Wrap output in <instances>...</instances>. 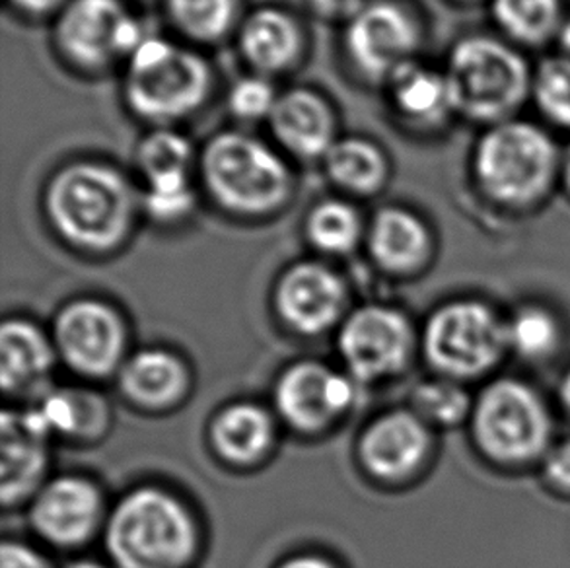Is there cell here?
I'll list each match as a JSON object with an SVG mask.
<instances>
[{
    "instance_id": "cell-19",
    "label": "cell",
    "mask_w": 570,
    "mask_h": 568,
    "mask_svg": "<svg viewBox=\"0 0 570 568\" xmlns=\"http://www.w3.org/2000/svg\"><path fill=\"white\" fill-rule=\"evenodd\" d=\"M298 23L278 8H262L247 18L239 31V47L246 61L263 72L291 67L301 53Z\"/></svg>"
},
{
    "instance_id": "cell-27",
    "label": "cell",
    "mask_w": 570,
    "mask_h": 568,
    "mask_svg": "<svg viewBox=\"0 0 570 568\" xmlns=\"http://www.w3.org/2000/svg\"><path fill=\"white\" fill-rule=\"evenodd\" d=\"M509 346L520 356L538 361L556 353L561 341V327L556 315L541 306H524L507 323Z\"/></svg>"
},
{
    "instance_id": "cell-18",
    "label": "cell",
    "mask_w": 570,
    "mask_h": 568,
    "mask_svg": "<svg viewBox=\"0 0 570 568\" xmlns=\"http://www.w3.org/2000/svg\"><path fill=\"white\" fill-rule=\"evenodd\" d=\"M46 434L28 421L26 413L2 415V468L0 491L4 505L20 500L38 483L46 466Z\"/></svg>"
},
{
    "instance_id": "cell-43",
    "label": "cell",
    "mask_w": 570,
    "mask_h": 568,
    "mask_svg": "<svg viewBox=\"0 0 570 568\" xmlns=\"http://www.w3.org/2000/svg\"><path fill=\"white\" fill-rule=\"evenodd\" d=\"M70 568H104L100 565H94V562H77V565H72Z\"/></svg>"
},
{
    "instance_id": "cell-36",
    "label": "cell",
    "mask_w": 570,
    "mask_h": 568,
    "mask_svg": "<svg viewBox=\"0 0 570 568\" xmlns=\"http://www.w3.org/2000/svg\"><path fill=\"white\" fill-rule=\"evenodd\" d=\"M316 14L332 20H353L364 7V0H308Z\"/></svg>"
},
{
    "instance_id": "cell-16",
    "label": "cell",
    "mask_w": 570,
    "mask_h": 568,
    "mask_svg": "<svg viewBox=\"0 0 570 568\" xmlns=\"http://www.w3.org/2000/svg\"><path fill=\"white\" fill-rule=\"evenodd\" d=\"M269 121L278 143L301 158L325 156L335 145L332 109L322 96L309 90L278 96Z\"/></svg>"
},
{
    "instance_id": "cell-1",
    "label": "cell",
    "mask_w": 570,
    "mask_h": 568,
    "mask_svg": "<svg viewBox=\"0 0 570 568\" xmlns=\"http://www.w3.org/2000/svg\"><path fill=\"white\" fill-rule=\"evenodd\" d=\"M46 207L62 238L88 249H109L131 228L137 193L114 166L75 161L51 179Z\"/></svg>"
},
{
    "instance_id": "cell-22",
    "label": "cell",
    "mask_w": 570,
    "mask_h": 568,
    "mask_svg": "<svg viewBox=\"0 0 570 568\" xmlns=\"http://www.w3.org/2000/svg\"><path fill=\"white\" fill-rule=\"evenodd\" d=\"M325 169L333 184L356 195L379 192L387 176V164L379 146L364 139L335 140L325 154Z\"/></svg>"
},
{
    "instance_id": "cell-9",
    "label": "cell",
    "mask_w": 570,
    "mask_h": 568,
    "mask_svg": "<svg viewBox=\"0 0 570 568\" xmlns=\"http://www.w3.org/2000/svg\"><path fill=\"white\" fill-rule=\"evenodd\" d=\"M62 55L82 69H101L119 57H131L148 38L121 0H70L55 28Z\"/></svg>"
},
{
    "instance_id": "cell-30",
    "label": "cell",
    "mask_w": 570,
    "mask_h": 568,
    "mask_svg": "<svg viewBox=\"0 0 570 568\" xmlns=\"http://www.w3.org/2000/svg\"><path fill=\"white\" fill-rule=\"evenodd\" d=\"M191 154V145L184 135L158 129L140 143L137 161L142 174L150 179L170 174H187Z\"/></svg>"
},
{
    "instance_id": "cell-15",
    "label": "cell",
    "mask_w": 570,
    "mask_h": 568,
    "mask_svg": "<svg viewBox=\"0 0 570 568\" xmlns=\"http://www.w3.org/2000/svg\"><path fill=\"white\" fill-rule=\"evenodd\" d=\"M100 515V497L92 484L75 477L57 479L39 492L33 523L49 541L72 546L94 530Z\"/></svg>"
},
{
    "instance_id": "cell-32",
    "label": "cell",
    "mask_w": 570,
    "mask_h": 568,
    "mask_svg": "<svg viewBox=\"0 0 570 568\" xmlns=\"http://www.w3.org/2000/svg\"><path fill=\"white\" fill-rule=\"evenodd\" d=\"M147 184L142 205L147 208L148 215L156 221L176 223L191 213L193 205H195V193H193L187 174L150 177L147 179Z\"/></svg>"
},
{
    "instance_id": "cell-12",
    "label": "cell",
    "mask_w": 570,
    "mask_h": 568,
    "mask_svg": "<svg viewBox=\"0 0 570 568\" xmlns=\"http://www.w3.org/2000/svg\"><path fill=\"white\" fill-rule=\"evenodd\" d=\"M55 337L70 366L90 376L108 374L124 349L121 323L98 302L67 307L57 322Z\"/></svg>"
},
{
    "instance_id": "cell-21",
    "label": "cell",
    "mask_w": 570,
    "mask_h": 568,
    "mask_svg": "<svg viewBox=\"0 0 570 568\" xmlns=\"http://www.w3.org/2000/svg\"><path fill=\"white\" fill-rule=\"evenodd\" d=\"M371 249L385 270H415L429 249V232L405 208H384L372 223Z\"/></svg>"
},
{
    "instance_id": "cell-11",
    "label": "cell",
    "mask_w": 570,
    "mask_h": 568,
    "mask_svg": "<svg viewBox=\"0 0 570 568\" xmlns=\"http://www.w3.org/2000/svg\"><path fill=\"white\" fill-rule=\"evenodd\" d=\"M411 330L403 315L387 307H364L348 320L341 335V353L356 376H385L403 366Z\"/></svg>"
},
{
    "instance_id": "cell-39",
    "label": "cell",
    "mask_w": 570,
    "mask_h": 568,
    "mask_svg": "<svg viewBox=\"0 0 570 568\" xmlns=\"http://www.w3.org/2000/svg\"><path fill=\"white\" fill-rule=\"evenodd\" d=\"M283 568H333L332 565L317 559V557H298L294 561L286 562Z\"/></svg>"
},
{
    "instance_id": "cell-41",
    "label": "cell",
    "mask_w": 570,
    "mask_h": 568,
    "mask_svg": "<svg viewBox=\"0 0 570 568\" xmlns=\"http://www.w3.org/2000/svg\"><path fill=\"white\" fill-rule=\"evenodd\" d=\"M561 41H563V47L570 53V20L564 23L563 30H561Z\"/></svg>"
},
{
    "instance_id": "cell-24",
    "label": "cell",
    "mask_w": 570,
    "mask_h": 568,
    "mask_svg": "<svg viewBox=\"0 0 570 568\" xmlns=\"http://www.w3.org/2000/svg\"><path fill=\"white\" fill-rule=\"evenodd\" d=\"M186 384V372L171 354L147 351L132 359L124 372V385L135 400L163 405L176 400Z\"/></svg>"
},
{
    "instance_id": "cell-31",
    "label": "cell",
    "mask_w": 570,
    "mask_h": 568,
    "mask_svg": "<svg viewBox=\"0 0 570 568\" xmlns=\"http://www.w3.org/2000/svg\"><path fill=\"white\" fill-rule=\"evenodd\" d=\"M416 413L421 419L440 427H452L462 423L465 417L471 415L470 395L463 392L454 382H426L416 388L413 395Z\"/></svg>"
},
{
    "instance_id": "cell-13",
    "label": "cell",
    "mask_w": 570,
    "mask_h": 568,
    "mask_svg": "<svg viewBox=\"0 0 570 568\" xmlns=\"http://www.w3.org/2000/svg\"><path fill=\"white\" fill-rule=\"evenodd\" d=\"M351 398L347 380L322 364H298L278 382V409L298 429L324 427L347 408Z\"/></svg>"
},
{
    "instance_id": "cell-28",
    "label": "cell",
    "mask_w": 570,
    "mask_h": 568,
    "mask_svg": "<svg viewBox=\"0 0 570 568\" xmlns=\"http://www.w3.org/2000/svg\"><path fill=\"white\" fill-rule=\"evenodd\" d=\"M168 14L189 38L215 41L230 30L236 0H168Z\"/></svg>"
},
{
    "instance_id": "cell-17",
    "label": "cell",
    "mask_w": 570,
    "mask_h": 568,
    "mask_svg": "<svg viewBox=\"0 0 570 568\" xmlns=\"http://www.w3.org/2000/svg\"><path fill=\"white\" fill-rule=\"evenodd\" d=\"M426 448V427L411 413L380 419L363 440L364 461L380 477L409 476L423 461Z\"/></svg>"
},
{
    "instance_id": "cell-14",
    "label": "cell",
    "mask_w": 570,
    "mask_h": 568,
    "mask_svg": "<svg viewBox=\"0 0 570 568\" xmlns=\"http://www.w3.org/2000/svg\"><path fill=\"white\" fill-rule=\"evenodd\" d=\"M343 306L340 277L320 263H302L286 273L278 286V310L286 322L304 333L330 327Z\"/></svg>"
},
{
    "instance_id": "cell-25",
    "label": "cell",
    "mask_w": 570,
    "mask_h": 568,
    "mask_svg": "<svg viewBox=\"0 0 570 568\" xmlns=\"http://www.w3.org/2000/svg\"><path fill=\"white\" fill-rule=\"evenodd\" d=\"M269 440V417L254 405L226 409L215 424L216 448L228 460H255L265 452Z\"/></svg>"
},
{
    "instance_id": "cell-2",
    "label": "cell",
    "mask_w": 570,
    "mask_h": 568,
    "mask_svg": "<svg viewBox=\"0 0 570 568\" xmlns=\"http://www.w3.org/2000/svg\"><path fill=\"white\" fill-rule=\"evenodd\" d=\"M203 177L224 208L239 215H265L281 207L293 176L273 148L244 133H220L203 153Z\"/></svg>"
},
{
    "instance_id": "cell-37",
    "label": "cell",
    "mask_w": 570,
    "mask_h": 568,
    "mask_svg": "<svg viewBox=\"0 0 570 568\" xmlns=\"http://www.w3.org/2000/svg\"><path fill=\"white\" fill-rule=\"evenodd\" d=\"M0 568H49V565L28 547L7 543L0 551Z\"/></svg>"
},
{
    "instance_id": "cell-4",
    "label": "cell",
    "mask_w": 570,
    "mask_h": 568,
    "mask_svg": "<svg viewBox=\"0 0 570 568\" xmlns=\"http://www.w3.org/2000/svg\"><path fill=\"white\" fill-rule=\"evenodd\" d=\"M193 526L166 492L137 491L117 507L108 547L121 568H179L191 555Z\"/></svg>"
},
{
    "instance_id": "cell-42",
    "label": "cell",
    "mask_w": 570,
    "mask_h": 568,
    "mask_svg": "<svg viewBox=\"0 0 570 568\" xmlns=\"http://www.w3.org/2000/svg\"><path fill=\"white\" fill-rule=\"evenodd\" d=\"M564 179H567V184L570 187V146L567 154H564Z\"/></svg>"
},
{
    "instance_id": "cell-7",
    "label": "cell",
    "mask_w": 570,
    "mask_h": 568,
    "mask_svg": "<svg viewBox=\"0 0 570 568\" xmlns=\"http://www.w3.org/2000/svg\"><path fill=\"white\" fill-rule=\"evenodd\" d=\"M557 168L553 140L535 125L504 121L478 146L475 169L494 199L524 205L548 189Z\"/></svg>"
},
{
    "instance_id": "cell-34",
    "label": "cell",
    "mask_w": 570,
    "mask_h": 568,
    "mask_svg": "<svg viewBox=\"0 0 570 568\" xmlns=\"http://www.w3.org/2000/svg\"><path fill=\"white\" fill-rule=\"evenodd\" d=\"M277 100L275 88L265 78L247 77L242 78L232 88L228 106H230L232 114L239 119L255 121V119L271 117Z\"/></svg>"
},
{
    "instance_id": "cell-8",
    "label": "cell",
    "mask_w": 570,
    "mask_h": 568,
    "mask_svg": "<svg viewBox=\"0 0 570 568\" xmlns=\"http://www.w3.org/2000/svg\"><path fill=\"white\" fill-rule=\"evenodd\" d=\"M509 349L507 323L483 302L440 307L424 330V353L448 376L485 374Z\"/></svg>"
},
{
    "instance_id": "cell-6",
    "label": "cell",
    "mask_w": 570,
    "mask_h": 568,
    "mask_svg": "<svg viewBox=\"0 0 570 568\" xmlns=\"http://www.w3.org/2000/svg\"><path fill=\"white\" fill-rule=\"evenodd\" d=\"M473 437L494 461L524 463L548 450L551 415L530 385L502 378L479 393L471 411Z\"/></svg>"
},
{
    "instance_id": "cell-3",
    "label": "cell",
    "mask_w": 570,
    "mask_h": 568,
    "mask_svg": "<svg viewBox=\"0 0 570 568\" xmlns=\"http://www.w3.org/2000/svg\"><path fill=\"white\" fill-rule=\"evenodd\" d=\"M210 70L203 57L148 36L129 57L125 98L148 121H174L203 106Z\"/></svg>"
},
{
    "instance_id": "cell-10",
    "label": "cell",
    "mask_w": 570,
    "mask_h": 568,
    "mask_svg": "<svg viewBox=\"0 0 570 568\" xmlns=\"http://www.w3.org/2000/svg\"><path fill=\"white\" fill-rule=\"evenodd\" d=\"M421 41V31L409 10L392 2L376 0L348 20L345 49L358 72L372 80H392L411 65Z\"/></svg>"
},
{
    "instance_id": "cell-38",
    "label": "cell",
    "mask_w": 570,
    "mask_h": 568,
    "mask_svg": "<svg viewBox=\"0 0 570 568\" xmlns=\"http://www.w3.org/2000/svg\"><path fill=\"white\" fill-rule=\"evenodd\" d=\"M16 7L30 12V14H46L49 10L59 7L62 0H12Z\"/></svg>"
},
{
    "instance_id": "cell-33",
    "label": "cell",
    "mask_w": 570,
    "mask_h": 568,
    "mask_svg": "<svg viewBox=\"0 0 570 568\" xmlns=\"http://www.w3.org/2000/svg\"><path fill=\"white\" fill-rule=\"evenodd\" d=\"M533 92L549 119L570 127V59L543 62L533 80Z\"/></svg>"
},
{
    "instance_id": "cell-35",
    "label": "cell",
    "mask_w": 570,
    "mask_h": 568,
    "mask_svg": "<svg viewBox=\"0 0 570 568\" xmlns=\"http://www.w3.org/2000/svg\"><path fill=\"white\" fill-rule=\"evenodd\" d=\"M546 476L557 489L570 492V440L549 450L546 458Z\"/></svg>"
},
{
    "instance_id": "cell-26",
    "label": "cell",
    "mask_w": 570,
    "mask_h": 568,
    "mask_svg": "<svg viewBox=\"0 0 570 568\" xmlns=\"http://www.w3.org/2000/svg\"><path fill=\"white\" fill-rule=\"evenodd\" d=\"M308 236L324 252L345 254L358 242L361 218L345 200H324L309 213Z\"/></svg>"
},
{
    "instance_id": "cell-5",
    "label": "cell",
    "mask_w": 570,
    "mask_h": 568,
    "mask_svg": "<svg viewBox=\"0 0 570 568\" xmlns=\"http://www.w3.org/2000/svg\"><path fill=\"white\" fill-rule=\"evenodd\" d=\"M446 80L454 109L487 121L512 114L530 90L524 59L491 38L460 41L450 55Z\"/></svg>"
},
{
    "instance_id": "cell-23",
    "label": "cell",
    "mask_w": 570,
    "mask_h": 568,
    "mask_svg": "<svg viewBox=\"0 0 570 568\" xmlns=\"http://www.w3.org/2000/svg\"><path fill=\"white\" fill-rule=\"evenodd\" d=\"M395 106L403 116L421 124H434L446 116L452 106L446 75L409 65L392 78Z\"/></svg>"
},
{
    "instance_id": "cell-20",
    "label": "cell",
    "mask_w": 570,
    "mask_h": 568,
    "mask_svg": "<svg viewBox=\"0 0 570 568\" xmlns=\"http://www.w3.org/2000/svg\"><path fill=\"white\" fill-rule=\"evenodd\" d=\"M53 354L46 337L26 322H7L0 331V382L7 392H28L46 380Z\"/></svg>"
},
{
    "instance_id": "cell-29",
    "label": "cell",
    "mask_w": 570,
    "mask_h": 568,
    "mask_svg": "<svg viewBox=\"0 0 570 568\" xmlns=\"http://www.w3.org/2000/svg\"><path fill=\"white\" fill-rule=\"evenodd\" d=\"M494 16L512 38L543 41L559 22V0H494Z\"/></svg>"
},
{
    "instance_id": "cell-40",
    "label": "cell",
    "mask_w": 570,
    "mask_h": 568,
    "mask_svg": "<svg viewBox=\"0 0 570 568\" xmlns=\"http://www.w3.org/2000/svg\"><path fill=\"white\" fill-rule=\"evenodd\" d=\"M561 400H563L564 408L570 411V370L561 382Z\"/></svg>"
}]
</instances>
